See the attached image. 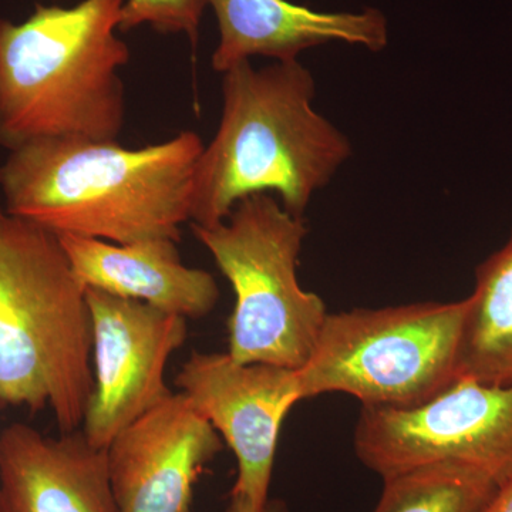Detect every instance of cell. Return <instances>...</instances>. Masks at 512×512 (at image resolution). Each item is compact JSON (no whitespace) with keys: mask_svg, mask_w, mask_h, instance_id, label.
I'll use <instances>...</instances> for the list:
<instances>
[{"mask_svg":"<svg viewBox=\"0 0 512 512\" xmlns=\"http://www.w3.org/2000/svg\"><path fill=\"white\" fill-rule=\"evenodd\" d=\"M93 323L92 399L83 433L107 448L124 427L170 396L168 359L187 339V319L148 303L86 288Z\"/></svg>","mask_w":512,"mask_h":512,"instance_id":"obj_8","label":"cell"},{"mask_svg":"<svg viewBox=\"0 0 512 512\" xmlns=\"http://www.w3.org/2000/svg\"><path fill=\"white\" fill-rule=\"evenodd\" d=\"M353 443L363 466L382 480L451 463L501 488L512 480V384L457 379L419 406L362 407Z\"/></svg>","mask_w":512,"mask_h":512,"instance_id":"obj_7","label":"cell"},{"mask_svg":"<svg viewBox=\"0 0 512 512\" xmlns=\"http://www.w3.org/2000/svg\"><path fill=\"white\" fill-rule=\"evenodd\" d=\"M316 84L299 60L222 73V114L194 170L191 224L214 227L245 198L275 192L305 217L313 195L352 156V144L313 106Z\"/></svg>","mask_w":512,"mask_h":512,"instance_id":"obj_2","label":"cell"},{"mask_svg":"<svg viewBox=\"0 0 512 512\" xmlns=\"http://www.w3.org/2000/svg\"><path fill=\"white\" fill-rule=\"evenodd\" d=\"M59 238L84 288L148 303L185 319L210 315L220 301L214 276L185 266L173 239L114 244L77 235Z\"/></svg>","mask_w":512,"mask_h":512,"instance_id":"obj_13","label":"cell"},{"mask_svg":"<svg viewBox=\"0 0 512 512\" xmlns=\"http://www.w3.org/2000/svg\"><path fill=\"white\" fill-rule=\"evenodd\" d=\"M214 10L220 43L212 69L228 72L252 57L293 62L305 50L340 42L380 52L389 43V23L380 10L322 12L289 0H205Z\"/></svg>","mask_w":512,"mask_h":512,"instance_id":"obj_12","label":"cell"},{"mask_svg":"<svg viewBox=\"0 0 512 512\" xmlns=\"http://www.w3.org/2000/svg\"><path fill=\"white\" fill-rule=\"evenodd\" d=\"M124 0L36 5L22 23L0 18V146L47 138L117 141L126 123L119 32Z\"/></svg>","mask_w":512,"mask_h":512,"instance_id":"obj_3","label":"cell"},{"mask_svg":"<svg viewBox=\"0 0 512 512\" xmlns=\"http://www.w3.org/2000/svg\"><path fill=\"white\" fill-rule=\"evenodd\" d=\"M205 8V0H124L119 32L150 25L163 35L184 33L195 46Z\"/></svg>","mask_w":512,"mask_h":512,"instance_id":"obj_16","label":"cell"},{"mask_svg":"<svg viewBox=\"0 0 512 512\" xmlns=\"http://www.w3.org/2000/svg\"><path fill=\"white\" fill-rule=\"evenodd\" d=\"M175 383L234 451L238 477L231 494L261 511L269 500L282 423L303 400L299 369L192 352Z\"/></svg>","mask_w":512,"mask_h":512,"instance_id":"obj_9","label":"cell"},{"mask_svg":"<svg viewBox=\"0 0 512 512\" xmlns=\"http://www.w3.org/2000/svg\"><path fill=\"white\" fill-rule=\"evenodd\" d=\"M204 144L194 131L141 148L117 141L47 138L0 165L5 210L56 235L133 244L181 241Z\"/></svg>","mask_w":512,"mask_h":512,"instance_id":"obj_1","label":"cell"},{"mask_svg":"<svg viewBox=\"0 0 512 512\" xmlns=\"http://www.w3.org/2000/svg\"><path fill=\"white\" fill-rule=\"evenodd\" d=\"M483 512H512V480L497 491Z\"/></svg>","mask_w":512,"mask_h":512,"instance_id":"obj_18","label":"cell"},{"mask_svg":"<svg viewBox=\"0 0 512 512\" xmlns=\"http://www.w3.org/2000/svg\"><path fill=\"white\" fill-rule=\"evenodd\" d=\"M227 512H288V507H286L284 501L271 500V498H269L265 507L262 508L261 511H256L255 508L252 507V504L249 503L248 500H245L244 497L231 494V497H229Z\"/></svg>","mask_w":512,"mask_h":512,"instance_id":"obj_17","label":"cell"},{"mask_svg":"<svg viewBox=\"0 0 512 512\" xmlns=\"http://www.w3.org/2000/svg\"><path fill=\"white\" fill-rule=\"evenodd\" d=\"M0 512H120L106 448L82 429L50 437L9 424L0 433Z\"/></svg>","mask_w":512,"mask_h":512,"instance_id":"obj_11","label":"cell"},{"mask_svg":"<svg viewBox=\"0 0 512 512\" xmlns=\"http://www.w3.org/2000/svg\"><path fill=\"white\" fill-rule=\"evenodd\" d=\"M235 293L228 320V355L238 363L301 369L312 356L328 311L299 284L298 265L308 235L271 194L239 202L214 227L191 224Z\"/></svg>","mask_w":512,"mask_h":512,"instance_id":"obj_5","label":"cell"},{"mask_svg":"<svg viewBox=\"0 0 512 512\" xmlns=\"http://www.w3.org/2000/svg\"><path fill=\"white\" fill-rule=\"evenodd\" d=\"M457 359V379L512 384V232L476 271Z\"/></svg>","mask_w":512,"mask_h":512,"instance_id":"obj_14","label":"cell"},{"mask_svg":"<svg viewBox=\"0 0 512 512\" xmlns=\"http://www.w3.org/2000/svg\"><path fill=\"white\" fill-rule=\"evenodd\" d=\"M468 298L328 313L308 363L303 400L345 393L362 407L407 409L457 380Z\"/></svg>","mask_w":512,"mask_h":512,"instance_id":"obj_6","label":"cell"},{"mask_svg":"<svg viewBox=\"0 0 512 512\" xmlns=\"http://www.w3.org/2000/svg\"><path fill=\"white\" fill-rule=\"evenodd\" d=\"M92 312L59 235L0 205V409L49 407L60 433L92 399Z\"/></svg>","mask_w":512,"mask_h":512,"instance_id":"obj_4","label":"cell"},{"mask_svg":"<svg viewBox=\"0 0 512 512\" xmlns=\"http://www.w3.org/2000/svg\"><path fill=\"white\" fill-rule=\"evenodd\" d=\"M224 448L214 426L183 392L128 424L107 450L120 512H192L194 487Z\"/></svg>","mask_w":512,"mask_h":512,"instance_id":"obj_10","label":"cell"},{"mask_svg":"<svg viewBox=\"0 0 512 512\" xmlns=\"http://www.w3.org/2000/svg\"><path fill=\"white\" fill-rule=\"evenodd\" d=\"M500 490L494 481L458 464H430L383 480L373 512H483Z\"/></svg>","mask_w":512,"mask_h":512,"instance_id":"obj_15","label":"cell"}]
</instances>
